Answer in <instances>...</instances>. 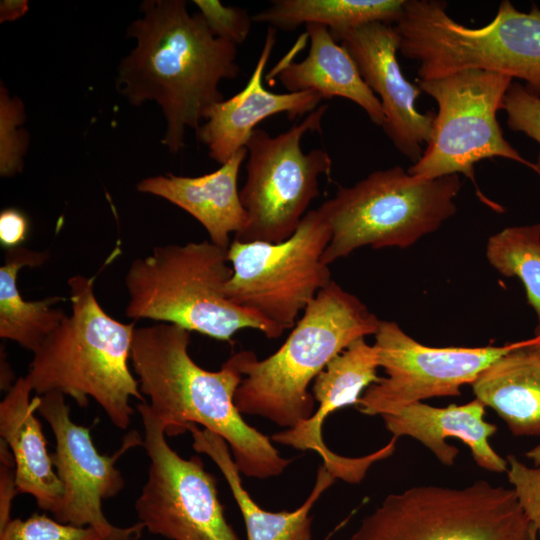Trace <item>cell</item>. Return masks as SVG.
Listing matches in <instances>:
<instances>
[{
	"label": "cell",
	"instance_id": "cell-1",
	"mask_svg": "<svg viewBox=\"0 0 540 540\" xmlns=\"http://www.w3.org/2000/svg\"><path fill=\"white\" fill-rule=\"evenodd\" d=\"M141 10L127 29L137 45L120 62L116 84L133 105L159 104L167 124L162 143L176 154L186 128L197 130L206 110L224 100L220 82L238 77L237 45L215 37L186 1L146 0Z\"/></svg>",
	"mask_w": 540,
	"mask_h": 540
},
{
	"label": "cell",
	"instance_id": "cell-2",
	"mask_svg": "<svg viewBox=\"0 0 540 540\" xmlns=\"http://www.w3.org/2000/svg\"><path fill=\"white\" fill-rule=\"evenodd\" d=\"M190 331L170 323L136 327L130 360L139 388L168 436L200 424L221 436L240 473L267 479L284 472L291 459L250 426L234 403L243 375L235 354L218 371L200 367L189 354Z\"/></svg>",
	"mask_w": 540,
	"mask_h": 540
},
{
	"label": "cell",
	"instance_id": "cell-3",
	"mask_svg": "<svg viewBox=\"0 0 540 540\" xmlns=\"http://www.w3.org/2000/svg\"><path fill=\"white\" fill-rule=\"evenodd\" d=\"M380 320L354 294L332 280L297 320L281 347L259 360L254 352L235 353L243 375L234 403L241 414L292 428L313 415L311 382L352 342L375 335Z\"/></svg>",
	"mask_w": 540,
	"mask_h": 540
},
{
	"label": "cell",
	"instance_id": "cell-4",
	"mask_svg": "<svg viewBox=\"0 0 540 540\" xmlns=\"http://www.w3.org/2000/svg\"><path fill=\"white\" fill-rule=\"evenodd\" d=\"M71 314L33 352L25 378L38 396L60 392L80 407L91 397L111 423L126 430L134 414L130 399L145 402L128 361L135 322L108 315L94 292V278L68 279Z\"/></svg>",
	"mask_w": 540,
	"mask_h": 540
},
{
	"label": "cell",
	"instance_id": "cell-5",
	"mask_svg": "<svg viewBox=\"0 0 540 540\" xmlns=\"http://www.w3.org/2000/svg\"><path fill=\"white\" fill-rule=\"evenodd\" d=\"M401 54L418 63L419 80L482 70L523 80L540 98V9L517 10L503 0L485 26L467 27L440 0H405L394 25Z\"/></svg>",
	"mask_w": 540,
	"mask_h": 540
},
{
	"label": "cell",
	"instance_id": "cell-6",
	"mask_svg": "<svg viewBox=\"0 0 540 540\" xmlns=\"http://www.w3.org/2000/svg\"><path fill=\"white\" fill-rule=\"evenodd\" d=\"M228 249L211 241L156 246L133 260L125 275L133 320L152 319L230 341L239 330L251 328L278 338L256 313L230 302L224 287L233 274Z\"/></svg>",
	"mask_w": 540,
	"mask_h": 540
},
{
	"label": "cell",
	"instance_id": "cell-7",
	"mask_svg": "<svg viewBox=\"0 0 540 540\" xmlns=\"http://www.w3.org/2000/svg\"><path fill=\"white\" fill-rule=\"evenodd\" d=\"M461 187L457 174L421 180L401 166L339 187L318 208L331 233L321 261L329 266L364 246H412L455 215Z\"/></svg>",
	"mask_w": 540,
	"mask_h": 540
},
{
	"label": "cell",
	"instance_id": "cell-8",
	"mask_svg": "<svg viewBox=\"0 0 540 540\" xmlns=\"http://www.w3.org/2000/svg\"><path fill=\"white\" fill-rule=\"evenodd\" d=\"M535 530L513 489L478 480L390 494L350 540H531Z\"/></svg>",
	"mask_w": 540,
	"mask_h": 540
},
{
	"label": "cell",
	"instance_id": "cell-9",
	"mask_svg": "<svg viewBox=\"0 0 540 540\" xmlns=\"http://www.w3.org/2000/svg\"><path fill=\"white\" fill-rule=\"evenodd\" d=\"M421 91L438 105L426 149L408 173L421 180L463 174L476 187L477 195L489 206L475 181L477 162L494 157L523 164L538 174L536 164L523 158L504 138L497 112L512 78L482 70H465L428 80H417Z\"/></svg>",
	"mask_w": 540,
	"mask_h": 540
},
{
	"label": "cell",
	"instance_id": "cell-10",
	"mask_svg": "<svg viewBox=\"0 0 540 540\" xmlns=\"http://www.w3.org/2000/svg\"><path fill=\"white\" fill-rule=\"evenodd\" d=\"M328 105L309 113L300 123L271 136L255 129L247 144L246 181L240 199L247 220L234 240L280 243L290 238L310 203L319 195V178L330 179L332 159L323 149L304 153L303 136L321 132Z\"/></svg>",
	"mask_w": 540,
	"mask_h": 540
},
{
	"label": "cell",
	"instance_id": "cell-11",
	"mask_svg": "<svg viewBox=\"0 0 540 540\" xmlns=\"http://www.w3.org/2000/svg\"><path fill=\"white\" fill-rule=\"evenodd\" d=\"M330 237L327 222L315 209L280 243L233 239L228 248L233 274L224 287L226 298L256 313L281 336L333 280L329 266L321 261Z\"/></svg>",
	"mask_w": 540,
	"mask_h": 540
},
{
	"label": "cell",
	"instance_id": "cell-12",
	"mask_svg": "<svg viewBox=\"0 0 540 540\" xmlns=\"http://www.w3.org/2000/svg\"><path fill=\"white\" fill-rule=\"evenodd\" d=\"M148 475L135 502L146 530L169 540H241L227 522L216 479L198 456L181 457L166 440L164 424L147 402L137 404Z\"/></svg>",
	"mask_w": 540,
	"mask_h": 540
},
{
	"label": "cell",
	"instance_id": "cell-13",
	"mask_svg": "<svg viewBox=\"0 0 540 540\" xmlns=\"http://www.w3.org/2000/svg\"><path fill=\"white\" fill-rule=\"evenodd\" d=\"M539 342L535 334L503 346L429 347L396 322L380 320L373 345L386 376L369 386L355 407L365 415L383 416L432 397L458 396L462 385L472 384L494 361Z\"/></svg>",
	"mask_w": 540,
	"mask_h": 540
},
{
	"label": "cell",
	"instance_id": "cell-14",
	"mask_svg": "<svg viewBox=\"0 0 540 540\" xmlns=\"http://www.w3.org/2000/svg\"><path fill=\"white\" fill-rule=\"evenodd\" d=\"M36 396V412L55 437L51 458L63 487L53 518L75 526L111 528L113 524L105 517L102 502L117 496L125 486L116 463L130 449L143 445V439L134 430L126 434L116 452L101 454L93 443L90 428L71 419L64 394L54 391Z\"/></svg>",
	"mask_w": 540,
	"mask_h": 540
},
{
	"label": "cell",
	"instance_id": "cell-15",
	"mask_svg": "<svg viewBox=\"0 0 540 540\" xmlns=\"http://www.w3.org/2000/svg\"><path fill=\"white\" fill-rule=\"evenodd\" d=\"M330 33L347 50L362 79L380 100L386 135L398 151L417 162L423 153L421 144L430 140L435 113L417 110L421 90L402 74L395 26L374 22Z\"/></svg>",
	"mask_w": 540,
	"mask_h": 540
},
{
	"label": "cell",
	"instance_id": "cell-16",
	"mask_svg": "<svg viewBox=\"0 0 540 540\" xmlns=\"http://www.w3.org/2000/svg\"><path fill=\"white\" fill-rule=\"evenodd\" d=\"M378 367L374 345L367 344L364 337L352 342L314 379L312 395L318 403L317 411L296 426L273 434L272 441L301 451H314L335 479L353 484L361 482L375 462L394 453L398 438L393 436L385 446L371 454L346 457L326 446L322 425L330 413L349 405L356 406L363 391L379 381Z\"/></svg>",
	"mask_w": 540,
	"mask_h": 540
},
{
	"label": "cell",
	"instance_id": "cell-17",
	"mask_svg": "<svg viewBox=\"0 0 540 540\" xmlns=\"http://www.w3.org/2000/svg\"><path fill=\"white\" fill-rule=\"evenodd\" d=\"M276 31L268 27L246 86L231 98L211 105L204 114L206 122L196 130L210 158L221 165L246 146L255 127L264 119L285 113L293 120L311 113L323 100L314 91L274 93L263 86V73L276 42Z\"/></svg>",
	"mask_w": 540,
	"mask_h": 540
},
{
	"label": "cell",
	"instance_id": "cell-18",
	"mask_svg": "<svg viewBox=\"0 0 540 540\" xmlns=\"http://www.w3.org/2000/svg\"><path fill=\"white\" fill-rule=\"evenodd\" d=\"M485 406L478 399L466 404L434 407L423 402L381 416L387 430L396 438L409 436L424 445L446 466L454 464L459 451L446 442L449 437L462 441L478 466L495 473L507 472L508 462L490 445L497 427L484 420Z\"/></svg>",
	"mask_w": 540,
	"mask_h": 540
},
{
	"label": "cell",
	"instance_id": "cell-19",
	"mask_svg": "<svg viewBox=\"0 0 540 540\" xmlns=\"http://www.w3.org/2000/svg\"><path fill=\"white\" fill-rule=\"evenodd\" d=\"M247 157L246 147L237 151L219 169L198 177L171 173L148 177L137 190L166 199L192 215L209 234L210 241L224 249L246 224L247 215L240 199L237 181Z\"/></svg>",
	"mask_w": 540,
	"mask_h": 540
},
{
	"label": "cell",
	"instance_id": "cell-20",
	"mask_svg": "<svg viewBox=\"0 0 540 540\" xmlns=\"http://www.w3.org/2000/svg\"><path fill=\"white\" fill-rule=\"evenodd\" d=\"M32 391L24 376L6 392L0 403V436L14 458L17 492L31 495L40 509L52 513L63 487L35 416L37 396L30 399Z\"/></svg>",
	"mask_w": 540,
	"mask_h": 540
},
{
	"label": "cell",
	"instance_id": "cell-21",
	"mask_svg": "<svg viewBox=\"0 0 540 540\" xmlns=\"http://www.w3.org/2000/svg\"><path fill=\"white\" fill-rule=\"evenodd\" d=\"M305 27L310 40L308 55L300 62L284 64L275 78L288 92L314 91L323 99L346 98L382 127L385 115L380 100L362 79L347 50L333 39L326 26Z\"/></svg>",
	"mask_w": 540,
	"mask_h": 540
},
{
	"label": "cell",
	"instance_id": "cell-22",
	"mask_svg": "<svg viewBox=\"0 0 540 540\" xmlns=\"http://www.w3.org/2000/svg\"><path fill=\"white\" fill-rule=\"evenodd\" d=\"M186 431L192 435L193 449L210 457L225 477L243 516L247 540H312L310 511L335 481L323 465L318 469L311 493L299 508L290 512H271L261 508L243 487L240 471L221 436L200 429L196 424H189Z\"/></svg>",
	"mask_w": 540,
	"mask_h": 540
},
{
	"label": "cell",
	"instance_id": "cell-23",
	"mask_svg": "<svg viewBox=\"0 0 540 540\" xmlns=\"http://www.w3.org/2000/svg\"><path fill=\"white\" fill-rule=\"evenodd\" d=\"M473 393L492 408L516 436H540V355L516 349L483 370Z\"/></svg>",
	"mask_w": 540,
	"mask_h": 540
},
{
	"label": "cell",
	"instance_id": "cell-24",
	"mask_svg": "<svg viewBox=\"0 0 540 540\" xmlns=\"http://www.w3.org/2000/svg\"><path fill=\"white\" fill-rule=\"evenodd\" d=\"M47 258V252L19 246L7 250L5 263L0 267V337L32 353L66 316L63 310L54 307L65 298L52 296L27 301L17 287L16 279L23 267L40 266Z\"/></svg>",
	"mask_w": 540,
	"mask_h": 540
},
{
	"label": "cell",
	"instance_id": "cell-25",
	"mask_svg": "<svg viewBox=\"0 0 540 540\" xmlns=\"http://www.w3.org/2000/svg\"><path fill=\"white\" fill-rule=\"evenodd\" d=\"M252 16V21L275 30L292 31L302 24H319L330 31L348 30L365 24L397 23L405 0H272Z\"/></svg>",
	"mask_w": 540,
	"mask_h": 540
},
{
	"label": "cell",
	"instance_id": "cell-26",
	"mask_svg": "<svg viewBox=\"0 0 540 540\" xmlns=\"http://www.w3.org/2000/svg\"><path fill=\"white\" fill-rule=\"evenodd\" d=\"M488 262L505 277H517L540 324V224L507 227L486 244Z\"/></svg>",
	"mask_w": 540,
	"mask_h": 540
},
{
	"label": "cell",
	"instance_id": "cell-27",
	"mask_svg": "<svg viewBox=\"0 0 540 540\" xmlns=\"http://www.w3.org/2000/svg\"><path fill=\"white\" fill-rule=\"evenodd\" d=\"M144 526L137 522L128 527L113 525L109 529L75 526L34 514L26 519H11L0 529V540H137Z\"/></svg>",
	"mask_w": 540,
	"mask_h": 540
},
{
	"label": "cell",
	"instance_id": "cell-28",
	"mask_svg": "<svg viewBox=\"0 0 540 540\" xmlns=\"http://www.w3.org/2000/svg\"><path fill=\"white\" fill-rule=\"evenodd\" d=\"M25 119L21 101L11 99L1 85L0 92V174L12 176L22 167V158L27 146L25 131L17 127Z\"/></svg>",
	"mask_w": 540,
	"mask_h": 540
},
{
	"label": "cell",
	"instance_id": "cell-29",
	"mask_svg": "<svg viewBox=\"0 0 540 540\" xmlns=\"http://www.w3.org/2000/svg\"><path fill=\"white\" fill-rule=\"evenodd\" d=\"M503 110L508 127L521 132L540 145V98L530 93L524 85L512 82L507 90ZM540 176V151L535 162Z\"/></svg>",
	"mask_w": 540,
	"mask_h": 540
},
{
	"label": "cell",
	"instance_id": "cell-30",
	"mask_svg": "<svg viewBox=\"0 0 540 540\" xmlns=\"http://www.w3.org/2000/svg\"><path fill=\"white\" fill-rule=\"evenodd\" d=\"M193 3L215 37L235 45L242 44L247 39L252 23V17L247 10L225 6L217 0H194Z\"/></svg>",
	"mask_w": 540,
	"mask_h": 540
},
{
	"label": "cell",
	"instance_id": "cell-31",
	"mask_svg": "<svg viewBox=\"0 0 540 540\" xmlns=\"http://www.w3.org/2000/svg\"><path fill=\"white\" fill-rule=\"evenodd\" d=\"M509 482L518 503L540 537V466L529 467L514 455L507 456Z\"/></svg>",
	"mask_w": 540,
	"mask_h": 540
},
{
	"label": "cell",
	"instance_id": "cell-32",
	"mask_svg": "<svg viewBox=\"0 0 540 540\" xmlns=\"http://www.w3.org/2000/svg\"><path fill=\"white\" fill-rule=\"evenodd\" d=\"M13 455L8 445L0 440V529L11 521L12 502L17 494Z\"/></svg>",
	"mask_w": 540,
	"mask_h": 540
},
{
	"label": "cell",
	"instance_id": "cell-33",
	"mask_svg": "<svg viewBox=\"0 0 540 540\" xmlns=\"http://www.w3.org/2000/svg\"><path fill=\"white\" fill-rule=\"evenodd\" d=\"M29 222L26 216L14 208H8L0 213V243L4 248L11 249L21 246L28 235Z\"/></svg>",
	"mask_w": 540,
	"mask_h": 540
},
{
	"label": "cell",
	"instance_id": "cell-34",
	"mask_svg": "<svg viewBox=\"0 0 540 540\" xmlns=\"http://www.w3.org/2000/svg\"><path fill=\"white\" fill-rule=\"evenodd\" d=\"M28 11L26 0H5L0 4V22L14 21Z\"/></svg>",
	"mask_w": 540,
	"mask_h": 540
},
{
	"label": "cell",
	"instance_id": "cell-35",
	"mask_svg": "<svg viewBox=\"0 0 540 540\" xmlns=\"http://www.w3.org/2000/svg\"><path fill=\"white\" fill-rule=\"evenodd\" d=\"M536 466H540V443L526 453Z\"/></svg>",
	"mask_w": 540,
	"mask_h": 540
},
{
	"label": "cell",
	"instance_id": "cell-36",
	"mask_svg": "<svg viewBox=\"0 0 540 540\" xmlns=\"http://www.w3.org/2000/svg\"><path fill=\"white\" fill-rule=\"evenodd\" d=\"M536 334L540 335V324L536 329ZM534 352L540 355V342L537 345L530 347Z\"/></svg>",
	"mask_w": 540,
	"mask_h": 540
},
{
	"label": "cell",
	"instance_id": "cell-37",
	"mask_svg": "<svg viewBox=\"0 0 540 540\" xmlns=\"http://www.w3.org/2000/svg\"><path fill=\"white\" fill-rule=\"evenodd\" d=\"M531 540H540V537L538 536V533H537L536 530H535V532L533 533V536H532Z\"/></svg>",
	"mask_w": 540,
	"mask_h": 540
}]
</instances>
